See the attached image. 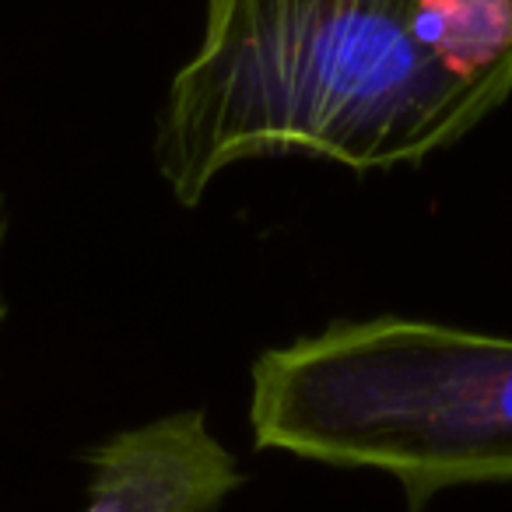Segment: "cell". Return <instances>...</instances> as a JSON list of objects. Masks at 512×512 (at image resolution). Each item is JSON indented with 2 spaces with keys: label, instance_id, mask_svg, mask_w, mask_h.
<instances>
[{
  "label": "cell",
  "instance_id": "1",
  "mask_svg": "<svg viewBox=\"0 0 512 512\" xmlns=\"http://www.w3.org/2000/svg\"><path fill=\"white\" fill-rule=\"evenodd\" d=\"M509 95L512 0H207L155 158L172 197L193 207L249 158L418 165Z\"/></svg>",
  "mask_w": 512,
  "mask_h": 512
},
{
  "label": "cell",
  "instance_id": "2",
  "mask_svg": "<svg viewBox=\"0 0 512 512\" xmlns=\"http://www.w3.org/2000/svg\"><path fill=\"white\" fill-rule=\"evenodd\" d=\"M260 449L379 470L407 509L512 481V337L407 316L344 320L267 348L249 372Z\"/></svg>",
  "mask_w": 512,
  "mask_h": 512
},
{
  "label": "cell",
  "instance_id": "3",
  "mask_svg": "<svg viewBox=\"0 0 512 512\" xmlns=\"http://www.w3.org/2000/svg\"><path fill=\"white\" fill-rule=\"evenodd\" d=\"M81 512H214L242 484L239 460L204 411L162 414L123 428L88 453Z\"/></svg>",
  "mask_w": 512,
  "mask_h": 512
},
{
  "label": "cell",
  "instance_id": "4",
  "mask_svg": "<svg viewBox=\"0 0 512 512\" xmlns=\"http://www.w3.org/2000/svg\"><path fill=\"white\" fill-rule=\"evenodd\" d=\"M4 242H8V218H4V204H0V267H4ZM8 323V292H4V271H0V330Z\"/></svg>",
  "mask_w": 512,
  "mask_h": 512
}]
</instances>
